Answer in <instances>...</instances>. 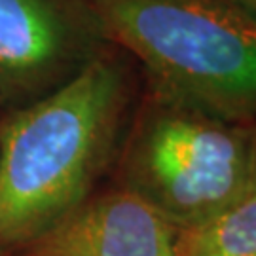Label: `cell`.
Instances as JSON below:
<instances>
[{
    "label": "cell",
    "instance_id": "6da1fadb",
    "mask_svg": "<svg viewBox=\"0 0 256 256\" xmlns=\"http://www.w3.org/2000/svg\"><path fill=\"white\" fill-rule=\"evenodd\" d=\"M135 99L116 46L0 122V248L27 247L84 203L122 142Z\"/></svg>",
    "mask_w": 256,
    "mask_h": 256
},
{
    "label": "cell",
    "instance_id": "7a4b0ae2",
    "mask_svg": "<svg viewBox=\"0 0 256 256\" xmlns=\"http://www.w3.org/2000/svg\"><path fill=\"white\" fill-rule=\"evenodd\" d=\"M148 88L256 126V19L228 0H88Z\"/></svg>",
    "mask_w": 256,
    "mask_h": 256
},
{
    "label": "cell",
    "instance_id": "3957f363",
    "mask_svg": "<svg viewBox=\"0 0 256 256\" xmlns=\"http://www.w3.org/2000/svg\"><path fill=\"white\" fill-rule=\"evenodd\" d=\"M252 129L148 88L120 148L118 184L182 232L250 190Z\"/></svg>",
    "mask_w": 256,
    "mask_h": 256
},
{
    "label": "cell",
    "instance_id": "277c9868",
    "mask_svg": "<svg viewBox=\"0 0 256 256\" xmlns=\"http://www.w3.org/2000/svg\"><path fill=\"white\" fill-rule=\"evenodd\" d=\"M110 46L88 0H0V110L46 97Z\"/></svg>",
    "mask_w": 256,
    "mask_h": 256
},
{
    "label": "cell",
    "instance_id": "5b68a950",
    "mask_svg": "<svg viewBox=\"0 0 256 256\" xmlns=\"http://www.w3.org/2000/svg\"><path fill=\"white\" fill-rule=\"evenodd\" d=\"M182 230L124 188L90 196L25 256H180Z\"/></svg>",
    "mask_w": 256,
    "mask_h": 256
},
{
    "label": "cell",
    "instance_id": "8992f818",
    "mask_svg": "<svg viewBox=\"0 0 256 256\" xmlns=\"http://www.w3.org/2000/svg\"><path fill=\"white\" fill-rule=\"evenodd\" d=\"M180 256H256V194L202 228L182 232Z\"/></svg>",
    "mask_w": 256,
    "mask_h": 256
},
{
    "label": "cell",
    "instance_id": "52a82bcc",
    "mask_svg": "<svg viewBox=\"0 0 256 256\" xmlns=\"http://www.w3.org/2000/svg\"><path fill=\"white\" fill-rule=\"evenodd\" d=\"M228 2H232L234 6H238L239 10H243L245 14L256 19V0H228Z\"/></svg>",
    "mask_w": 256,
    "mask_h": 256
},
{
    "label": "cell",
    "instance_id": "ba28073f",
    "mask_svg": "<svg viewBox=\"0 0 256 256\" xmlns=\"http://www.w3.org/2000/svg\"><path fill=\"white\" fill-rule=\"evenodd\" d=\"M248 194H256V126L252 129V169H250V190Z\"/></svg>",
    "mask_w": 256,
    "mask_h": 256
},
{
    "label": "cell",
    "instance_id": "9c48e42d",
    "mask_svg": "<svg viewBox=\"0 0 256 256\" xmlns=\"http://www.w3.org/2000/svg\"><path fill=\"white\" fill-rule=\"evenodd\" d=\"M0 122H2V116H0Z\"/></svg>",
    "mask_w": 256,
    "mask_h": 256
}]
</instances>
